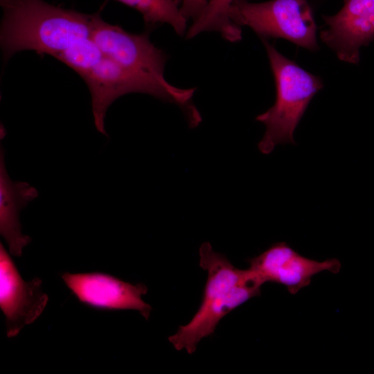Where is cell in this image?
I'll return each mask as SVG.
<instances>
[{
  "mask_svg": "<svg viewBox=\"0 0 374 374\" xmlns=\"http://www.w3.org/2000/svg\"><path fill=\"white\" fill-rule=\"evenodd\" d=\"M0 44L4 61L22 51L54 56L91 37L93 14L44 0H0Z\"/></svg>",
  "mask_w": 374,
  "mask_h": 374,
  "instance_id": "obj_1",
  "label": "cell"
},
{
  "mask_svg": "<svg viewBox=\"0 0 374 374\" xmlns=\"http://www.w3.org/2000/svg\"><path fill=\"white\" fill-rule=\"evenodd\" d=\"M199 266L207 274L202 302L186 325L168 337L177 350L192 354L199 341L215 332L221 319L251 298L260 294L261 286L247 269L235 267L223 254L206 242L199 249Z\"/></svg>",
  "mask_w": 374,
  "mask_h": 374,
  "instance_id": "obj_2",
  "label": "cell"
},
{
  "mask_svg": "<svg viewBox=\"0 0 374 374\" xmlns=\"http://www.w3.org/2000/svg\"><path fill=\"white\" fill-rule=\"evenodd\" d=\"M276 83V100L256 117L266 130L258 144L265 154L278 144H295L294 130L310 102L323 86L321 79L300 67L262 39Z\"/></svg>",
  "mask_w": 374,
  "mask_h": 374,
  "instance_id": "obj_3",
  "label": "cell"
},
{
  "mask_svg": "<svg viewBox=\"0 0 374 374\" xmlns=\"http://www.w3.org/2000/svg\"><path fill=\"white\" fill-rule=\"evenodd\" d=\"M81 78L91 93L96 127L107 136L105 118L107 109L118 98L130 93H143L177 105L190 127H197L202 121L193 102L195 88L180 89L167 80L142 75L123 67L105 55Z\"/></svg>",
  "mask_w": 374,
  "mask_h": 374,
  "instance_id": "obj_4",
  "label": "cell"
},
{
  "mask_svg": "<svg viewBox=\"0 0 374 374\" xmlns=\"http://www.w3.org/2000/svg\"><path fill=\"white\" fill-rule=\"evenodd\" d=\"M228 15L234 24L249 27L262 39L283 38L310 51L318 48L317 28L308 0H235Z\"/></svg>",
  "mask_w": 374,
  "mask_h": 374,
  "instance_id": "obj_5",
  "label": "cell"
},
{
  "mask_svg": "<svg viewBox=\"0 0 374 374\" xmlns=\"http://www.w3.org/2000/svg\"><path fill=\"white\" fill-rule=\"evenodd\" d=\"M91 37L103 54L125 68L160 80L167 57L150 40L149 32L134 34L106 22L100 10L93 13Z\"/></svg>",
  "mask_w": 374,
  "mask_h": 374,
  "instance_id": "obj_6",
  "label": "cell"
},
{
  "mask_svg": "<svg viewBox=\"0 0 374 374\" xmlns=\"http://www.w3.org/2000/svg\"><path fill=\"white\" fill-rule=\"evenodd\" d=\"M247 268L260 286L265 283L284 285L292 294L309 285L312 278L322 271L339 272L341 264L337 258L318 261L305 257L286 242H276L260 255L249 260Z\"/></svg>",
  "mask_w": 374,
  "mask_h": 374,
  "instance_id": "obj_7",
  "label": "cell"
},
{
  "mask_svg": "<svg viewBox=\"0 0 374 374\" xmlns=\"http://www.w3.org/2000/svg\"><path fill=\"white\" fill-rule=\"evenodd\" d=\"M10 253L0 244V308L5 316L8 337H16L42 314L48 301L42 281L35 277L26 281Z\"/></svg>",
  "mask_w": 374,
  "mask_h": 374,
  "instance_id": "obj_8",
  "label": "cell"
},
{
  "mask_svg": "<svg viewBox=\"0 0 374 374\" xmlns=\"http://www.w3.org/2000/svg\"><path fill=\"white\" fill-rule=\"evenodd\" d=\"M62 278L78 300L93 308L138 311L148 319L151 306L142 296L148 292L143 283L132 284L102 272L62 274Z\"/></svg>",
  "mask_w": 374,
  "mask_h": 374,
  "instance_id": "obj_9",
  "label": "cell"
},
{
  "mask_svg": "<svg viewBox=\"0 0 374 374\" xmlns=\"http://www.w3.org/2000/svg\"><path fill=\"white\" fill-rule=\"evenodd\" d=\"M323 20L322 42L340 60L357 64L360 48L374 39V0H344L338 12Z\"/></svg>",
  "mask_w": 374,
  "mask_h": 374,
  "instance_id": "obj_10",
  "label": "cell"
},
{
  "mask_svg": "<svg viewBox=\"0 0 374 374\" xmlns=\"http://www.w3.org/2000/svg\"><path fill=\"white\" fill-rule=\"evenodd\" d=\"M38 196L35 188L28 183L10 179L4 163V151L0 152V233L8 246L9 253L17 257L31 238L21 233L19 212Z\"/></svg>",
  "mask_w": 374,
  "mask_h": 374,
  "instance_id": "obj_11",
  "label": "cell"
},
{
  "mask_svg": "<svg viewBox=\"0 0 374 374\" xmlns=\"http://www.w3.org/2000/svg\"><path fill=\"white\" fill-rule=\"evenodd\" d=\"M139 12L147 26L161 24L172 26L180 36L187 32V19L183 15L180 0H114Z\"/></svg>",
  "mask_w": 374,
  "mask_h": 374,
  "instance_id": "obj_12",
  "label": "cell"
},
{
  "mask_svg": "<svg viewBox=\"0 0 374 374\" xmlns=\"http://www.w3.org/2000/svg\"><path fill=\"white\" fill-rule=\"evenodd\" d=\"M235 0H210L202 15L195 21L186 32L187 38L205 31H217L231 42L241 39L240 26L234 24L229 17V10Z\"/></svg>",
  "mask_w": 374,
  "mask_h": 374,
  "instance_id": "obj_13",
  "label": "cell"
},
{
  "mask_svg": "<svg viewBox=\"0 0 374 374\" xmlns=\"http://www.w3.org/2000/svg\"><path fill=\"white\" fill-rule=\"evenodd\" d=\"M103 55L92 38L87 37L75 42L53 57L66 64L82 77Z\"/></svg>",
  "mask_w": 374,
  "mask_h": 374,
  "instance_id": "obj_14",
  "label": "cell"
},
{
  "mask_svg": "<svg viewBox=\"0 0 374 374\" xmlns=\"http://www.w3.org/2000/svg\"><path fill=\"white\" fill-rule=\"evenodd\" d=\"M210 0H180L181 10L187 19H197L206 10Z\"/></svg>",
  "mask_w": 374,
  "mask_h": 374,
  "instance_id": "obj_15",
  "label": "cell"
}]
</instances>
